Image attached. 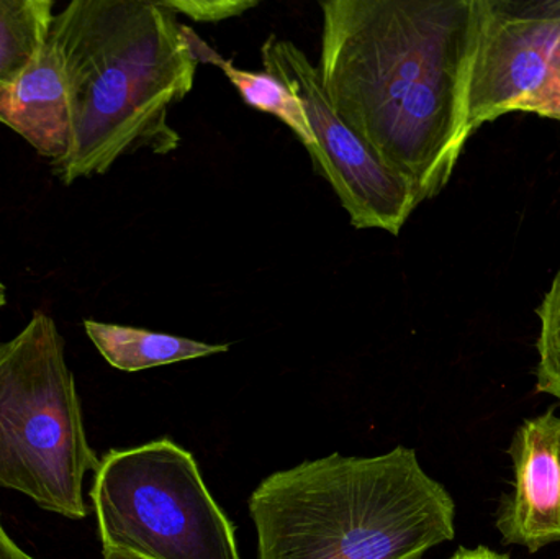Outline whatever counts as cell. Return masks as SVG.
<instances>
[{
    "label": "cell",
    "mask_w": 560,
    "mask_h": 559,
    "mask_svg": "<svg viewBox=\"0 0 560 559\" xmlns=\"http://www.w3.org/2000/svg\"><path fill=\"white\" fill-rule=\"evenodd\" d=\"M217 68L225 72L246 105L265 114L275 115L293 131L306 150L315 144V135L310 127L302 101L285 82L266 71H245L236 68L225 58L217 62Z\"/></svg>",
    "instance_id": "cell-12"
},
{
    "label": "cell",
    "mask_w": 560,
    "mask_h": 559,
    "mask_svg": "<svg viewBox=\"0 0 560 559\" xmlns=\"http://www.w3.org/2000/svg\"><path fill=\"white\" fill-rule=\"evenodd\" d=\"M552 101H555L556 112L560 118V42L558 49V65H556L555 84H552Z\"/></svg>",
    "instance_id": "cell-17"
},
{
    "label": "cell",
    "mask_w": 560,
    "mask_h": 559,
    "mask_svg": "<svg viewBox=\"0 0 560 559\" xmlns=\"http://www.w3.org/2000/svg\"><path fill=\"white\" fill-rule=\"evenodd\" d=\"M84 328L105 361L127 373L212 357L230 348L104 322L84 321Z\"/></svg>",
    "instance_id": "cell-10"
},
{
    "label": "cell",
    "mask_w": 560,
    "mask_h": 559,
    "mask_svg": "<svg viewBox=\"0 0 560 559\" xmlns=\"http://www.w3.org/2000/svg\"><path fill=\"white\" fill-rule=\"evenodd\" d=\"M261 58L265 71L285 82L302 101L315 135V144L306 151L316 173L335 190L352 226L397 236L420 206L411 184L385 166L339 117L323 89L318 69L295 43L269 36Z\"/></svg>",
    "instance_id": "cell-6"
},
{
    "label": "cell",
    "mask_w": 560,
    "mask_h": 559,
    "mask_svg": "<svg viewBox=\"0 0 560 559\" xmlns=\"http://www.w3.org/2000/svg\"><path fill=\"white\" fill-rule=\"evenodd\" d=\"M536 315L539 321L536 391L555 397L560 404V268L542 295Z\"/></svg>",
    "instance_id": "cell-13"
},
{
    "label": "cell",
    "mask_w": 560,
    "mask_h": 559,
    "mask_svg": "<svg viewBox=\"0 0 560 559\" xmlns=\"http://www.w3.org/2000/svg\"><path fill=\"white\" fill-rule=\"evenodd\" d=\"M249 514L259 559H423L456 535L454 499L405 446L275 473Z\"/></svg>",
    "instance_id": "cell-3"
},
{
    "label": "cell",
    "mask_w": 560,
    "mask_h": 559,
    "mask_svg": "<svg viewBox=\"0 0 560 559\" xmlns=\"http://www.w3.org/2000/svg\"><path fill=\"white\" fill-rule=\"evenodd\" d=\"M0 559H35L26 555L7 534L0 522Z\"/></svg>",
    "instance_id": "cell-15"
},
{
    "label": "cell",
    "mask_w": 560,
    "mask_h": 559,
    "mask_svg": "<svg viewBox=\"0 0 560 559\" xmlns=\"http://www.w3.org/2000/svg\"><path fill=\"white\" fill-rule=\"evenodd\" d=\"M104 559H143L137 555L127 554L120 550H104Z\"/></svg>",
    "instance_id": "cell-18"
},
{
    "label": "cell",
    "mask_w": 560,
    "mask_h": 559,
    "mask_svg": "<svg viewBox=\"0 0 560 559\" xmlns=\"http://www.w3.org/2000/svg\"><path fill=\"white\" fill-rule=\"evenodd\" d=\"M451 559H510L506 555L497 554V551L489 550L486 547L474 548H460Z\"/></svg>",
    "instance_id": "cell-16"
},
{
    "label": "cell",
    "mask_w": 560,
    "mask_h": 559,
    "mask_svg": "<svg viewBox=\"0 0 560 559\" xmlns=\"http://www.w3.org/2000/svg\"><path fill=\"white\" fill-rule=\"evenodd\" d=\"M515 485L495 515L503 544L538 554L560 544V417L555 409L525 420L509 449Z\"/></svg>",
    "instance_id": "cell-8"
},
{
    "label": "cell",
    "mask_w": 560,
    "mask_h": 559,
    "mask_svg": "<svg viewBox=\"0 0 560 559\" xmlns=\"http://www.w3.org/2000/svg\"><path fill=\"white\" fill-rule=\"evenodd\" d=\"M164 0H74L52 19L71 104V148L51 164L65 186L105 174L125 154H170V112L192 91L199 62Z\"/></svg>",
    "instance_id": "cell-2"
},
{
    "label": "cell",
    "mask_w": 560,
    "mask_h": 559,
    "mask_svg": "<svg viewBox=\"0 0 560 559\" xmlns=\"http://www.w3.org/2000/svg\"><path fill=\"white\" fill-rule=\"evenodd\" d=\"M479 30L470 78L474 128L510 112L552 118L560 0H477Z\"/></svg>",
    "instance_id": "cell-7"
},
{
    "label": "cell",
    "mask_w": 560,
    "mask_h": 559,
    "mask_svg": "<svg viewBox=\"0 0 560 559\" xmlns=\"http://www.w3.org/2000/svg\"><path fill=\"white\" fill-rule=\"evenodd\" d=\"M318 69L339 117L408 180L418 203L450 184L476 128L477 0H328Z\"/></svg>",
    "instance_id": "cell-1"
},
{
    "label": "cell",
    "mask_w": 560,
    "mask_h": 559,
    "mask_svg": "<svg viewBox=\"0 0 560 559\" xmlns=\"http://www.w3.org/2000/svg\"><path fill=\"white\" fill-rule=\"evenodd\" d=\"M174 13H184L196 22H220L255 9L258 2L248 0H164Z\"/></svg>",
    "instance_id": "cell-14"
},
{
    "label": "cell",
    "mask_w": 560,
    "mask_h": 559,
    "mask_svg": "<svg viewBox=\"0 0 560 559\" xmlns=\"http://www.w3.org/2000/svg\"><path fill=\"white\" fill-rule=\"evenodd\" d=\"M104 550L143 559H240L235 528L171 440L112 450L91 491Z\"/></svg>",
    "instance_id": "cell-5"
},
{
    "label": "cell",
    "mask_w": 560,
    "mask_h": 559,
    "mask_svg": "<svg viewBox=\"0 0 560 559\" xmlns=\"http://www.w3.org/2000/svg\"><path fill=\"white\" fill-rule=\"evenodd\" d=\"M101 459L89 445L65 338L42 311L0 343V489L82 521L84 479Z\"/></svg>",
    "instance_id": "cell-4"
},
{
    "label": "cell",
    "mask_w": 560,
    "mask_h": 559,
    "mask_svg": "<svg viewBox=\"0 0 560 559\" xmlns=\"http://www.w3.org/2000/svg\"><path fill=\"white\" fill-rule=\"evenodd\" d=\"M0 124L12 128L49 164L71 148V104L61 56L51 36L28 68L0 88Z\"/></svg>",
    "instance_id": "cell-9"
},
{
    "label": "cell",
    "mask_w": 560,
    "mask_h": 559,
    "mask_svg": "<svg viewBox=\"0 0 560 559\" xmlns=\"http://www.w3.org/2000/svg\"><path fill=\"white\" fill-rule=\"evenodd\" d=\"M52 0H0V88L12 84L48 42Z\"/></svg>",
    "instance_id": "cell-11"
},
{
    "label": "cell",
    "mask_w": 560,
    "mask_h": 559,
    "mask_svg": "<svg viewBox=\"0 0 560 559\" xmlns=\"http://www.w3.org/2000/svg\"><path fill=\"white\" fill-rule=\"evenodd\" d=\"M7 295H5V286L2 284V281H0V307H3L5 305Z\"/></svg>",
    "instance_id": "cell-19"
}]
</instances>
